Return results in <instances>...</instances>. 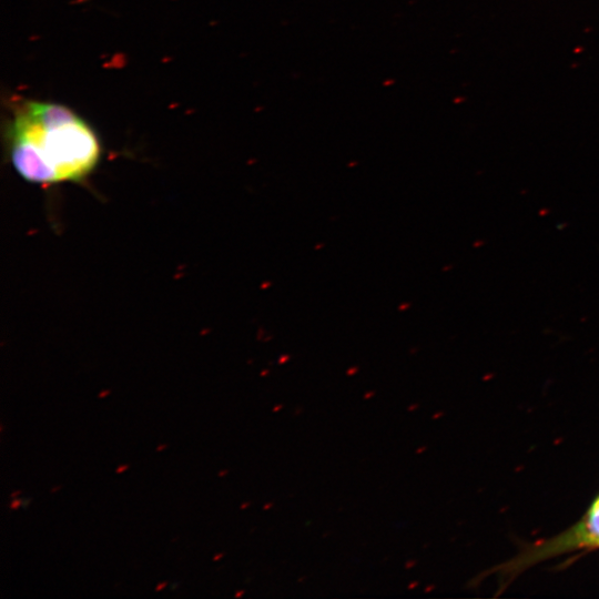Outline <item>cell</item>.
<instances>
[{"label":"cell","instance_id":"obj_1","mask_svg":"<svg viewBox=\"0 0 599 599\" xmlns=\"http://www.w3.org/2000/svg\"><path fill=\"white\" fill-rule=\"evenodd\" d=\"M8 141L16 171L39 184L78 182L95 167L100 156L92 129L55 103L23 102L9 124Z\"/></svg>","mask_w":599,"mask_h":599},{"label":"cell","instance_id":"obj_2","mask_svg":"<svg viewBox=\"0 0 599 599\" xmlns=\"http://www.w3.org/2000/svg\"><path fill=\"white\" fill-rule=\"evenodd\" d=\"M11 510H16L19 507H22V499L20 498H13L9 505Z\"/></svg>","mask_w":599,"mask_h":599},{"label":"cell","instance_id":"obj_3","mask_svg":"<svg viewBox=\"0 0 599 599\" xmlns=\"http://www.w3.org/2000/svg\"><path fill=\"white\" fill-rule=\"evenodd\" d=\"M128 469H129V465H126V464L120 465V466L115 469V473H116V474H121V473H123V471H125V470H128Z\"/></svg>","mask_w":599,"mask_h":599},{"label":"cell","instance_id":"obj_4","mask_svg":"<svg viewBox=\"0 0 599 599\" xmlns=\"http://www.w3.org/2000/svg\"><path fill=\"white\" fill-rule=\"evenodd\" d=\"M166 586H167V582H166V581H162V582H160V583L156 585L155 591H161V590H163Z\"/></svg>","mask_w":599,"mask_h":599},{"label":"cell","instance_id":"obj_5","mask_svg":"<svg viewBox=\"0 0 599 599\" xmlns=\"http://www.w3.org/2000/svg\"><path fill=\"white\" fill-rule=\"evenodd\" d=\"M110 393L111 392L109 389L102 390L101 393L98 394V398H104V397L109 396Z\"/></svg>","mask_w":599,"mask_h":599},{"label":"cell","instance_id":"obj_6","mask_svg":"<svg viewBox=\"0 0 599 599\" xmlns=\"http://www.w3.org/2000/svg\"><path fill=\"white\" fill-rule=\"evenodd\" d=\"M31 500H32V498L22 499V507L27 508L29 506V504L31 502Z\"/></svg>","mask_w":599,"mask_h":599},{"label":"cell","instance_id":"obj_7","mask_svg":"<svg viewBox=\"0 0 599 599\" xmlns=\"http://www.w3.org/2000/svg\"><path fill=\"white\" fill-rule=\"evenodd\" d=\"M20 494H21V490H14L12 491V494H10V498L11 499L17 498Z\"/></svg>","mask_w":599,"mask_h":599},{"label":"cell","instance_id":"obj_8","mask_svg":"<svg viewBox=\"0 0 599 599\" xmlns=\"http://www.w3.org/2000/svg\"><path fill=\"white\" fill-rule=\"evenodd\" d=\"M167 447H169V445H167V444H162V445H159V446L156 447V451H161V450H164V449H165V448H167Z\"/></svg>","mask_w":599,"mask_h":599},{"label":"cell","instance_id":"obj_9","mask_svg":"<svg viewBox=\"0 0 599 599\" xmlns=\"http://www.w3.org/2000/svg\"><path fill=\"white\" fill-rule=\"evenodd\" d=\"M61 488H62V485H58L57 487H52V488L50 489V491H51V493H57V491H58L59 489H61Z\"/></svg>","mask_w":599,"mask_h":599},{"label":"cell","instance_id":"obj_10","mask_svg":"<svg viewBox=\"0 0 599 599\" xmlns=\"http://www.w3.org/2000/svg\"><path fill=\"white\" fill-rule=\"evenodd\" d=\"M223 557V554H216L214 557H213V560L216 561L219 560L220 558Z\"/></svg>","mask_w":599,"mask_h":599},{"label":"cell","instance_id":"obj_11","mask_svg":"<svg viewBox=\"0 0 599 599\" xmlns=\"http://www.w3.org/2000/svg\"><path fill=\"white\" fill-rule=\"evenodd\" d=\"M227 473H229V470H221V471L219 473V476H220V477H223V476H225Z\"/></svg>","mask_w":599,"mask_h":599},{"label":"cell","instance_id":"obj_12","mask_svg":"<svg viewBox=\"0 0 599 599\" xmlns=\"http://www.w3.org/2000/svg\"><path fill=\"white\" fill-rule=\"evenodd\" d=\"M243 592H244L243 590L236 592L235 597H236V598L241 597V596L243 595Z\"/></svg>","mask_w":599,"mask_h":599},{"label":"cell","instance_id":"obj_13","mask_svg":"<svg viewBox=\"0 0 599 599\" xmlns=\"http://www.w3.org/2000/svg\"><path fill=\"white\" fill-rule=\"evenodd\" d=\"M250 505V502H246L244 505L241 506L242 509H244L245 507H247Z\"/></svg>","mask_w":599,"mask_h":599}]
</instances>
